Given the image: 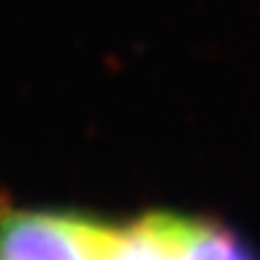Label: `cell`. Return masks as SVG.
<instances>
[{
    "mask_svg": "<svg viewBox=\"0 0 260 260\" xmlns=\"http://www.w3.org/2000/svg\"><path fill=\"white\" fill-rule=\"evenodd\" d=\"M122 228L72 212L0 210V260H108Z\"/></svg>",
    "mask_w": 260,
    "mask_h": 260,
    "instance_id": "cell-1",
    "label": "cell"
},
{
    "mask_svg": "<svg viewBox=\"0 0 260 260\" xmlns=\"http://www.w3.org/2000/svg\"><path fill=\"white\" fill-rule=\"evenodd\" d=\"M187 216L152 212L124 228L122 240L108 260H173Z\"/></svg>",
    "mask_w": 260,
    "mask_h": 260,
    "instance_id": "cell-2",
    "label": "cell"
},
{
    "mask_svg": "<svg viewBox=\"0 0 260 260\" xmlns=\"http://www.w3.org/2000/svg\"><path fill=\"white\" fill-rule=\"evenodd\" d=\"M173 260H255L231 231L187 219Z\"/></svg>",
    "mask_w": 260,
    "mask_h": 260,
    "instance_id": "cell-3",
    "label": "cell"
}]
</instances>
